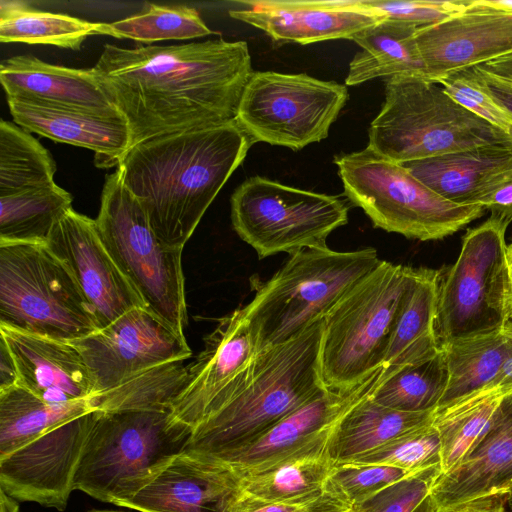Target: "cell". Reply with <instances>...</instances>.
Returning <instances> with one entry per match:
<instances>
[{
	"instance_id": "db71d44e",
	"label": "cell",
	"mask_w": 512,
	"mask_h": 512,
	"mask_svg": "<svg viewBox=\"0 0 512 512\" xmlns=\"http://www.w3.org/2000/svg\"><path fill=\"white\" fill-rule=\"evenodd\" d=\"M483 1L485 4H487L491 7L512 12V0H483Z\"/></svg>"
},
{
	"instance_id": "11a10c76",
	"label": "cell",
	"mask_w": 512,
	"mask_h": 512,
	"mask_svg": "<svg viewBox=\"0 0 512 512\" xmlns=\"http://www.w3.org/2000/svg\"><path fill=\"white\" fill-rule=\"evenodd\" d=\"M508 276H509V319L512 318V254H507Z\"/></svg>"
},
{
	"instance_id": "c3c4849f",
	"label": "cell",
	"mask_w": 512,
	"mask_h": 512,
	"mask_svg": "<svg viewBox=\"0 0 512 512\" xmlns=\"http://www.w3.org/2000/svg\"><path fill=\"white\" fill-rule=\"evenodd\" d=\"M18 384V374L12 355L2 338H0V391Z\"/></svg>"
},
{
	"instance_id": "9a60e30c",
	"label": "cell",
	"mask_w": 512,
	"mask_h": 512,
	"mask_svg": "<svg viewBox=\"0 0 512 512\" xmlns=\"http://www.w3.org/2000/svg\"><path fill=\"white\" fill-rule=\"evenodd\" d=\"M259 353L242 307L218 319L202 351L187 365L173 417L193 430L247 386Z\"/></svg>"
},
{
	"instance_id": "bcb514c9",
	"label": "cell",
	"mask_w": 512,
	"mask_h": 512,
	"mask_svg": "<svg viewBox=\"0 0 512 512\" xmlns=\"http://www.w3.org/2000/svg\"><path fill=\"white\" fill-rule=\"evenodd\" d=\"M477 204L490 211V218L508 226L512 222V171L494 183Z\"/></svg>"
},
{
	"instance_id": "ffe728a7",
	"label": "cell",
	"mask_w": 512,
	"mask_h": 512,
	"mask_svg": "<svg viewBox=\"0 0 512 512\" xmlns=\"http://www.w3.org/2000/svg\"><path fill=\"white\" fill-rule=\"evenodd\" d=\"M512 491V392L506 394L490 423L462 461L435 481L434 512H457Z\"/></svg>"
},
{
	"instance_id": "f5cc1de1",
	"label": "cell",
	"mask_w": 512,
	"mask_h": 512,
	"mask_svg": "<svg viewBox=\"0 0 512 512\" xmlns=\"http://www.w3.org/2000/svg\"><path fill=\"white\" fill-rule=\"evenodd\" d=\"M0 512H19V505L15 498L0 489Z\"/></svg>"
},
{
	"instance_id": "5b68a950",
	"label": "cell",
	"mask_w": 512,
	"mask_h": 512,
	"mask_svg": "<svg viewBox=\"0 0 512 512\" xmlns=\"http://www.w3.org/2000/svg\"><path fill=\"white\" fill-rule=\"evenodd\" d=\"M191 435L192 429L169 409L97 410L74 490L122 506L184 452Z\"/></svg>"
},
{
	"instance_id": "1f68e13d",
	"label": "cell",
	"mask_w": 512,
	"mask_h": 512,
	"mask_svg": "<svg viewBox=\"0 0 512 512\" xmlns=\"http://www.w3.org/2000/svg\"><path fill=\"white\" fill-rule=\"evenodd\" d=\"M93 410L90 399L54 404L19 385L0 391V457L44 432Z\"/></svg>"
},
{
	"instance_id": "277c9868",
	"label": "cell",
	"mask_w": 512,
	"mask_h": 512,
	"mask_svg": "<svg viewBox=\"0 0 512 512\" xmlns=\"http://www.w3.org/2000/svg\"><path fill=\"white\" fill-rule=\"evenodd\" d=\"M368 136V148L400 164L485 146H512L504 132L420 75L385 80V100Z\"/></svg>"
},
{
	"instance_id": "9f6ffc18",
	"label": "cell",
	"mask_w": 512,
	"mask_h": 512,
	"mask_svg": "<svg viewBox=\"0 0 512 512\" xmlns=\"http://www.w3.org/2000/svg\"><path fill=\"white\" fill-rule=\"evenodd\" d=\"M502 331L512 339V318H510L502 328Z\"/></svg>"
},
{
	"instance_id": "8d00e7d4",
	"label": "cell",
	"mask_w": 512,
	"mask_h": 512,
	"mask_svg": "<svg viewBox=\"0 0 512 512\" xmlns=\"http://www.w3.org/2000/svg\"><path fill=\"white\" fill-rule=\"evenodd\" d=\"M185 360L165 363L141 372L119 385L91 397L95 410H171L184 386Z\"/></svg>"
},
{
	"instance_id": "f1b7e54d",
	"label": "cell",
	"mask_w": 512,
	"mask_h": 512,
	"mask_svg": "<svg viewBox=\"0 0 512 512\" xmlns=\"http://www.w3.org/2000/svg\"><path fill=\"white\" fill-rule=\"evenodd\" d=\"M372 395L354 406L337 425L328 447L334 465L351 462L434 420L435 410H395L375 402Z\"/></svg>"
},
{
	"instance_id": "91938a15",
	"label": "cell",
	"mask_w": 512,
	"mask_h": 512,
	"mask_svg": "<svg viewBox=\"0 0 512 512\" xmlns=\"http://www.w3.org/2000/svg\"><path fill=\"white\" fill-rule=\"evenodd\" d=\"M507 254H512V243L508 246Z\"/></svg>"
},
{
	"instance_id": "60d3db41",
	"label": "cell",
	"mask_w": 512,
	"mask_h": 512,
	"mask_svg": "<svg viewBox=\"0 0 512 512\" xmlns=\"http://www.w3.org/2000/svg\"><path fill=\"white\" fill-rule=\"evenodd\" d=\"M440 475V465L411 472L353 506L350 512H434L430 492Z\"/></svg>"
},
{
	"instance_id": "e0dca14e",
	"label": "cell",
	"mask_w": 512,
	"mask_h": 512,
	"mask_svg": "<svg viewBox=\"0 0 512 512\" xmlns=\"http://www.w3.org/2000/svg\"><path fill=\"white\" fill-rule=\"evenodd\" d=\"M96 412L62 423L0 457V489L16 500L63 511Z\"/></svg>"
},
{
	"instance_id": "4fadbf2b",
	"label": "cell",
	"mask_w": 512,
	"mask_h": 512,
	"mask_svg": "<svg viewBox=\"0 0 512 512\" xmlns=\"http://www.w3.org/2000/svg\"><path fill=\"white\" fill-rule=\"evenodd\" d=\"M348 100L346 86L307 74L253 72L236 121L254 143L300 150L325 139Z\"/></svg>"
},
{
	"instance_id": "74e56055",
	"label": "cell",
	"mask_w": 512,
	"mask_h": 512,
	"mask_svg": "<svg viewBox=\"0 0 512 512\" xmlns=\"http://www.w3.org/2000/svg\"><path fill=\"white\" fill-rule=\"evenodd\" d=\"M198 11L185 5L145 4L143 10L112 23H100L99 34L150 43L187 40L212 34Z\"/></svg>"
},
{
	"instance_id": "ab89813d",
	"label": "cell",
	"mask_w": 512,
	"mask_h": 512,
	"mask_svg": "<svg viewBox=\"0 0 512 512\" xmlns=\"http://www.w3.org/2000/svg\"><path fill=\"white\" fill-rule=\"evenodd\" d=\"M418 471L441 462V441L433 422L410 431L353 461ZM349 463V462H347Z\"/></svg>"
},
{
	"instance_id": "816d5d0a",
	"label": "cell",
	"mask_w": 512,
	"mask_h": 512,
	"mask_svg": "<svg viewBox=\"0 0 512 512\" xmlns=\"http://www.w3.org/2000/svg\"><path fill=\"white\" fill-rule=\"evenodd\" d=\"M496 386L502 388L507 394L512 392V355L504 363Z\"/></svg>"
},
{
	"instance_id": "f35d334b",
	"label": "cell",
	"mask_w": 512,
	"mask_h": 512,
	"mask_svg": "<svg viewBox=\"0 0 512 512\" xmlns=\"http://www.w3.org/2000/svg\"><path fill=\"white\" fill-rule=\"evenodd\" d=\"M446 382L447 371L440 352L427 362L390 374L375 390L372 399L400 411H433L439 405Z\"/></svg>"
},
{
	"instance_id": "ac0fdd59",
	"label": "cell",
	"mask_w": 512,
	"mask_h": 512,
	"mask_svg": "<svg viewBox=\"0 0 512 512\" xmlns=\"http://www.w3.org/2000/svg\"><path fill=\"white\" fill-rule=\"evenodd\" d=\"M46 245L72 274L98 330L134 308L146 307L103 245L95 220L71 208L56 222Z\"/></svg>"
},
{
	"instance_id": "6f0895ef",
	"label": "cell",
	"mask_w": 512,
	"mask_h": 512,
	"mask_svg": "<svg viewBox=\"0 0 512 512\" xmlns=\"http://www.w3.org/2000/svg\"><path fill=\"white\" fill-rule=\"evenodd\" d=\"M507 504L509 505V508L512 512V491L510 492V494L507 497Z\"/></svg>"
},
{
	"instance_id": "681fc988",
	"label": "cell",
	"mask_w": 512,
	"mask_h": 512,
	"mask_svg": "<svg viewBox=\"0 0 512 512\" xmlns=\"http://www.w3.org/2000/svg\"><path fill=\"white\" fill-rule=\"evenodd\" d=\"M475 67L504 78L512 79V54Z\"/></svg>"
},
{
	"instance_id": "b9f144b4",
	"label": "cell",
	"mask_w": 512,
	"mask_h": 512,
	"mask_svg": "<svg viewBox=\"0 0 512 512\" xmlns=\"http://www.w3.org/2000/svg\"><path fill=\"white\" fill-rule=\"evenodd\" d=\"M409 473L385 465L340 463L334 465L326 485L352 508Z\"/></svg>"
},
{
	"instance_id": "3957f363",
	"label": "cell",
	"mask_w": 512,
	"mask_h": 512,
	"mask_svg": "<svg viewBox=\"0 0 512 512\" xmlns=\"http://www.w3.org/2000/svg\"><path fill=\"white\" fill-rule=\"evenodd\" d=\"M323 319L261 351L247 386L192 430L184 452L212 460L257 438L327 388L320 375Z\"/></svg>"
},
{
	"instance_id": "8fae6325",
	"label": "cell",
	"mask_w": 512,
	"mask_h": 512,
	"mask_svg": "<svg viewBox=\"0 0 512 512\" xmlns=\"http://www.w3.org/2000/svg\"><path fill=\"white\" fill-rule=\"evenodd\" d=\"M507 227L489 217L463 237L457 260L440 280L436 317L439 346L501 331L509 320Z\"/></svg>"
},
{
	"instance_id": "94428289",
	"label": "cell",
	"mask_w": 512,
	"mask_h": 512,
	"mask_svg": "<svg viewBox=\"0 0 512 512\" xmlns=\"http://www.w3.org/2000/svg\"><path fill=\"white\" fill-rule=\"evenodd\" d=\"M334 512H350V509L344 511H334Z\"/></svg>"
},
{
	"instance_id": "5bb4252c",
	"label": "cell",
	"mask_w": 512,
	"mask_h": 512,
	"mask_svg": "<svg viewBox=\"0 0 512 512\" xmlns=\"http://www.w3.org/2000/svg\"><path fill=\"white\" fill-rule=\"evenodd\" d=\"M389 375L388 368L382 365L351 387L327 388L246 445L218 458L205 460L220 467L233 481L329 442L343 417L371 396Z\"/></svg>"
},
{
	"instance_id": "484cf974",
	"label": "cell",
	"mask_w": 512,
	"mask_h": 512,
	"mask_svg": "<svg viewBox=\"0 0 512 512\" xmlns=\"http://www.w3.org/2000/svg\"><path fill=\"white\" fill-rule=\"evenodd\" d=\"M441 276L440 270L413 269L384 351L382 365L392 373L427 362L441 352L436 335Z\"/></svg>"
},
{
	"instance_id": "680465c9",
	"label": "cell",
	"mask_w": 512,
	"mask_h": 512,
	"mask_svg": "<svg viewBox=\"0 0 512 512\" xmlns=\"http://www.w3.org/2000/svg\"><path fill=\"white\" fill-rule=\"evenodd\" d=\"M90 512H122V511H111V510H93Z\"/></svg>"
},
{
	"instance_id": "cb8c5ba5",
	"label": "cell",
	"mask_w": 512,
	"mask_h": 512,
	"mask_svg": "<svg viewBox=\"0 0 512 512\" xmlns=\"http://www.w3.org/2000/svg\"><path fill=\"white\" fill-rule=\"evenodd\" d=\"M234 492L217 465L182 452L121 507L141 512H225Z\"/></svg>"
},
{
	"instance_id": "f6af8a7d",
	"label": "cell",
	"mask_w": 512,
	"mask_h": 512,
	"mask_svg": "<svg viewBox=\"0 0 512 512\" xmlns=\"http://www.w3.org/2000/svg\"><path fill=\"white\" fill-rule=\"evenodd\" d=\"M351 509L327 485L303 498L278 503H257L232 497L225 512H334Z\"/></svg>"
},
{
	"instance_id": "603a6c76",
	"label": "cell",
	"mask_w": 512,
	"mask_h": 512,
	"mask_svg": "<svg viewBox=\"0 0 512 512\" xmlns=\"http://www.w3.org/2000/svg\"><path fill=\"white\" fill-rule=\"evenodd\" d=\"M0 82L7 98L57 108L121 115L90 69H76L19 55L0 64Z\"/></svg>"
},
{
	"instance_id": "7dc6e473",
	"label": "cell",
	"mask_w": 512,
	"mask_h": 512,
	"mask_svg": "<svg viewBox=\"0 0 512 512\" xmlns=\"http://www.w3.org/2000/svg\"><path fill=\"white\" fill-rule=\"evenodd\" d=\"M474 68L485 89L512 116V79Z\"/></svg>"
},
{
	"instance_id": "7402d4cb",
	"label": "cell",
	"mask_w": 512,
	"mask_h": 512,
	"mask_svg": "<svg viewBox=\"0 0 512 512\" xmlns=\"http://www.w3.org/2000/svg\"><path fill=\"white\" fill-rule=\"evenodd\" d=\"M18 374V384L54 404L89 400L94 387L88 367L68 341L40 336L0 325Z\"/></svg>"
},
{
	"instance_id": "f546056e",
	"label": "cell",
	"mask_w": 512,
	"mask_h": 512,
	"mask_svg": "<svg viewBox=\"0 0 512 512\" xmlns=\"http://www.w3.org/2000/svg\"><path fill=\"white\" fill-rule=\"evenodd\" d=\"M329 443L318 444L263 471L233 480V496L257 503H278L323 489L334 467Z\"/></svg>"
},
{
	"instance_id": "7a4b0ae2",
	"label": "cell",
	"mask_w": 512,
	"mask_h": 512,
	"mask_svg": "<svg viewBox=\"0 0 512 512\" xmlns=\"http://www.w3.org/2000/svg\"><path fill=\"white\" fill-rule=\"evenodd\" d=\"M253 144L234 120L141 142L127 151L117 169L157 236L183 249Z\"/></svg>"
},
{
	"instance_id": "30bf717a",
	"label": "cell",
	"mask_w": 512,
	"mask_h": 512,
	"mask_svg": "<svg viewBox=\"0 0 512 512\" xmlns=\"http://www.w3.org/2000/svg\"><path fill=\"white\" fill-rule=\"evenodd\" d=\"M0 325L68 342L98 330L72 274L45 243H0Z\"/></svg>"
},
{
	"instance_id": "8992f818",
	"label": "cell",
	"mask_w": 512,
	"mask_h": 512,
	"mask_svg": "<svg viewBox=\"0 0 512 512\" xmlns=\"http://www.w3.org/2000/svg\"><path fill=\"white\" fill-rule=\"evenodd\" d=\"M380 262L372 247L335 251L327 246L289 254L242 306L259 351L285 343L323 319Z\"/></svg>"
},
{
	"instance_id": "83f0119b",
	"label": "cell",
	"mask_w": 512,
	"mask_h": 512,
	"mask_svg": "<svg viewBox=\"0 0 512 512\" xmlns=\"http://www.w3.org/2000/svg\"><path fill=\"white\" fill-rule=\"evenodd\" d=\"M417 29L411 23L385 18L355 34L351 40L362 50L350 62L345 84L354 86L395 75L426 76Z\"/></svg>"
},
{
	"instance_id": "f907efd6",
	"label": "cell",
	"mask_w": 512,
	"mask_h": 512,
	"mask_svg": "<svg viewBox=\"0 0 512 512\" xmlns=\"http://www.w3.org/2000/svg\"><path fill=\"white\" fill-rule=\"evenodd\" d=\"M506 504L507 498H497L468 506L457 512H501L505 510Z\"/></svg>"
},
{
	"instance_id": "7bdbcfd3",
	"label": "cell",
	"mask_w": 512,
	"mask_h": 512,
	"mask_svg": "<svg viewBox=\"0 0 512 512\" xmlns=\"http://www.w3.org/2000/svg\"><path fill=\"white\" fill-rule=\"evenodd\" d=\"M436 82L456 102L512 139V116L485 89L474 67L447 75Z\"/></svg>"
},
{
	"instance_id": "2e32d148",
	"label": "cell",
	"mask_w": 512,
	"mask_h": 512,
	"mask_svg": "<svg viewBox=\"0 0 512 512\" xmlns=\"http://www.w3.org/2000/svg\"><path fill=\"white\" fill-rule=\"evenodd\" d=\"M70 343L88 367L94 395L153 367L192 355L185 335L146 307L134 308L108 326Z\"/></svg>"
},
{
	"instance_id": "44dd1931",
	"label": "cell",
	"mask_w": 512,
	"mask_h": 512,
	"mask_svg": "<svg viewBox=\"0 0 512 512\" xmlns=\"http://www.w3.org/2000/svg\"><path fill=\"white\" fill-rule=\"evenodd\" d=\"M244 9L230 16L250 24L277 42L302 45L351 40L355 34L385 19L361 0H258L242 1Z\"/></svg>"
},
{
	"instance_id": "d6986e66",
	"label": "cell",
	"mask_w": 512,
	"mask_h": 512,
	"mask_svg": "<svg viewBox=\"0 0 512 512\" xmlns=\"http://www.w3.org/2000/svg\"><path fill=\"white\" fill-rule=\"evenodd\" d=\"M426 76L434 81L512 54V12L471 0L462 12L416 31Z\"/></svg>"
},
{
	"instance_id": "6da1fadb",
	"label": "cell",
	"mask_w": 512,
	"mask_h": 512,
	"mask_svg": "<svg viewBox=\"0 0 512 512\" xmlns=\"http://www.w3.org/2000/svg\"><path fill=\"white\" fill-rule=\"evenodd\" d=\"M92 70L127 122L131 147L236 120L253 73L247 43L223 39L136 48L106 44Z\"/></svg>"
},
{
	"instance_id": "4dcf8cb0",
	"label": "cell",
	"mask_w": 512,
	"mask_h": 512,
	"mask_svg": "<svg viewBox=\"0 0 512 512\" xmlns=\"http://www.w3.org/2000/svg\"><path fill=\"white\" fill-rule=\"evenodd\" d=\"M447 382L436 410L485 388L495 387L512 339L502 330L450 341L442 346Z\"/></svg>"
},
{
	"instance_id": "7c38bea8",
	"label": "cell",
	"mask_w": 512,
	"mask_h": 512,
	"mask_svg": "<svg viewBox=\"0 0 512 512\" xmlns=\"http://www.w3.org/2000/svg\"><path fill=\"white\" fill-rule=\"evenodd\" d=\"M238 236L259 259L282 252L327 247L328 236L348 222L349 207L338 196L281 184L261 176L241 183L231 199Z\"/></svg>"
},
{
	"instance_id": "e575fe53",
	"label": "cell",
	"mask_w": 512,
	"mask_h": 512,
	"mask_svg": "<svg viewBox=\"0 0 512 512\" xmlns=\"http://www.w3.org/2000/svg\"><path fill=\"white\" fill-rule=\"evenodd\" d=\"M506 394L500 387H489L435 410L433 425L441 441V475L462 461L490 423Z\"/></svg>"
},
{
	"instance_id": "52a82bcc",
	"label": "cell",
	"mask_w": 512,
	"mask_h": 512,
	"mask_svg": "<svg viewBox=\"0 0 512 512\" xmlns=\"http://www.w3.org/2000/svg\"><path fill=\"white\" fill-rule=\"evenodd\" d=\"M95 224L106 250L146 308L184 334L188 316L183 249L169 246L157 236L118 169L105 178Z\"/></svg>"
},
{
	"instance_id": "836d02e7",
	"label": "cell",
	"mask_w": 512,
	"mask_h": 512,
	"mask_svg": "<svg viewBox=\"0 0 512 512\" xmlns=\"http://www.w3.org/2000/svg\"><path fill=\"white\" fill-rule=\"evenodd\" d=\"M72 208V196L56 183L0 197V243H45Z\"/></svg>"
},
{
	"instance_id": "d4e9b609",
	"label": "cell",
	"mask_w": 512,
	"mask_h": 512,
	"mask_svg": "<svg viewBox=\"0 0 512 512\" xmlns=\"http://www.w3.org/2000/svg\"><path fill=\"white\" fill-rule=\"evenodd\" d=\"M14 122L55 142L84 147L96 153L98 166H118L131 147L122 115L57 108L7 98Z\"/></svg>"
},
{
	"instance_id": "4316f807",
	"label": "cell",
	"mask_w": 512,
	"mask_h": 512,
	"mask_svg": "<svg viewBox=\"0 0 512 512\" xmlns=\"http://www.w3.org/2000/svg\"><path fill=\"white\" fill-rule=\"evenodd\" d=\"M402 165L443 198L460 205H473L512 171V146L479 147Z\"/></svg>"
},
{
	"instance_id": "9c48e42d",
	"label": "cell",
	"mask_w": 512,
	"mask_h": 512,
	"mask_svg": "<svg viewBox=\"0 0 512 512\" xmlns=\"http://www.w3.org/2000/svg\"><path fill=\"white\" fill-rule=\"evenodd\" d=\"M413 269L381 260L324 316L319 364L326 388L351 387L382 366Z\"/></svg>"
},
{
	"instance_id": "6125c7cd",
	"label": "cell",
	"mask_w": 512,
	"mask_h": 512,
	"mask_svg": "<svg viewBox=\"0 0 512 512\" xmlns=\"http://www.w3.org/2000/svg\"><path fill=\"white\" fill-rule=\"evenodd\" d=\"M501 512H506L505 510L501 511Z\"/></svg>"
},
{
	"instance_id": "d6a6232c",
	"label": "cell",
	"mask_w": 512,
	"mask_h": 512,
	"mask_svg": "<svg viewBox=\"0 0 512 512\" xmlns=\"http://www.w3.org/2000/svg\"><path fill=\"white\" fill-rule=\"evenodd\" d=\"M100 23L73 16L36 10L22 1H0V41L46 44L78 50Z\"/></svg>"
},
{
	"instance_id": "d590c367",
	"label": "cell",
	"mask_w": 512,
	"mask_h": 512,
	"mask_svg": "<svg viewBox=\"0 0 512 512\" xmlns=\"http://www.w3.org/2000/svg\"><path fill=\"white\" fill-rule=\"evenodd\" d=\"M56 163L50 152L20 126L0 121V197L49 186Z\"/></svg>"
},
{
	"instance_id": "ee69618b",
	"label": "cell",
	"mask_w": 512,
	"mask_h": 512,
	"mask_svg": "<svg viewBox=\"0 0 512 512\" xmlns=\"http://www.w3.org/2000/svg\"><path fill=\"white\" fill-rule=\"evenodd\" d=\"M384 18L411 23L418 28L442 22L464 11L471 0H361Z\"/></svg>"
},
{
	"instance_id": "ba28073f",
	"label": "cell",
	"mask_w": 512,
	"mask_h": 512,
	"mask_svg": "<svg viewBox=\"0 0 512 512\" xmlns=\"http://www.w3.org/2000/svg\"><path fill=\"white\" fill-rule=\"evenodd\" d=\"M344 194L374 227L420 241L439 240L481 217L478 204L460 205L438 195L402 164L370 148L336 156Z\"/></svg>"
}]
</instances>
